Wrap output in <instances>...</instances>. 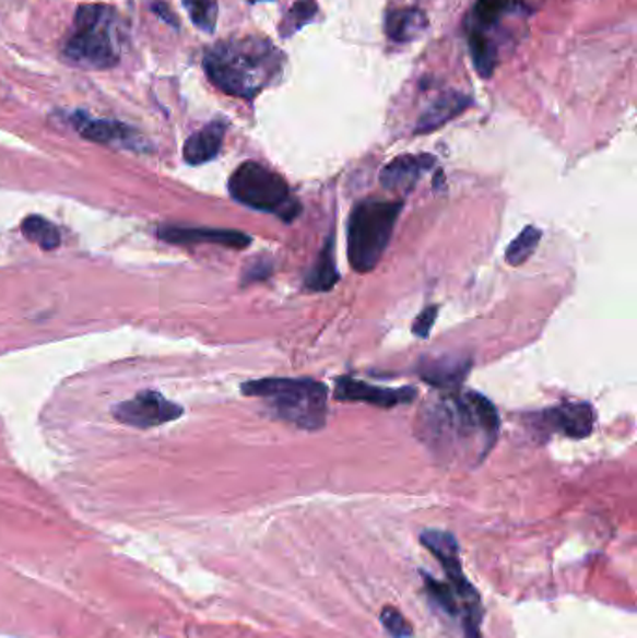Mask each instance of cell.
Here are the masks:
<instances>
[{
    "instance_id": "obj_1",
    "label": "cell",
    "mask_w": 637,
    "mask_h": 638,
    "mask_svg": "<svg viewBox=\"0 0 637 638\" xmlns=\"http://www.w3.org/2000/svg\"><path fill=\"white\" fill-rule=\"evenodd\" d=\"M283 66V52L260 36L225 39L208 49L204 57L208 79L228 96L241 99H255L275 83Z\"/></svg>"
},
{
    "instance_id": "obj_2",
    "label": "cell",
    "mask_w": 637,
    "mask_h": 638,
    "mask_svg": "<svg viewBox=\"0 0 637 638\" xmlns=\"http://www.w3.org/2000/svg\"><path fill=\"white\" fill-rule=\"evenodd\" d=\"M423 428L428 442L436 447L455 445L457 440L479 439L484 452L488 453L497 439L499 415L494 403L479 392H451L444 403L426 411Z\"/></svg>"
},
{
    "instance_id": "obj_3",
    "label": "cell",
    "mask_w": 637,
    "mask_h": 638,
    "mask_svg": "<svg viewBox=\"0 0 637 638\" xmlns=\"http://www.w3.org/2000/svg\"><path fill=\"white\" fill-rule=\"evenodd\" d=\"M245 397L264 398L273 415L297 428L316 432L328 421V389L309 377H268L241 385Z\"/></svg>"
},
{
    "instance_id": "obj_4",
    "label": "cell",
    "mask_w": 637,
    "mask_h": 638,
    "mask_svg": "<svg viewBox=\"0 0 637 638\" xmlns=\"http://www.w3.org/2000/svg\"><path fill=\"white\" fill-rule=\"evenodd\" d=\"M402 202L399 200H361L347 221V260L357 273L373 271L393 237Z\"/></svg>"
},
{
    "instance_id": "obj_5",
    "label": "cell",
    "mask_w": 637,
    "mask_h": 638,
    "mask_svg": "<svg viewBox=\"0 0 637 638\" xmlns=\"http://www.w3.org/2000/svg\"><path fill=\"white\" fill-rule=\"evenodd\" d=\"M115 8L83 4L73 17V31L64 45L66 58L89 70H110L120 62L115 38Z\"/></svg>"
},
{
    "instance_id": "obj_6",
    "label": "cell",
    "mask_w": 637,
    "mask_h": 638,
    "mask_svg": "<svg viewBox=\"0 0 637 638\" xmlns=\"http://www.w3.org/2000/svg\"><path fill=\"white\" fill-rule=\"evenodd\" d=\"M228 192L239 204L273 213L286 223L294 221L302 211V205L290 192L286 179L257 161H245L232 173Z\"/></svg>"
},
{
    "instance_id": "obj_7",
    "label": "cell",
    "mask_w": 637,
    "mask_h": 638,
    "mask_svg": "<svg viewBox=\"0 0 637 638\" xmlns=\"http://www.w3.org/2000/svg\"><path fill=\"white\" fill-rule=\"evenodd\" d=\"M421 543L441 564V568L447 575V582L451 584L452 590L457 592L458 600L462 603L463 635L465 638H481V624H483L484 618L483 601H481L476 588L468 581V577L463 574L457 537L447 530L428 529L421 532Z\"/></svg>"
},
{
    "instance_id": "obj_8",
    "label": "cell",
    "mask_w": 637,
    "mask_h": 638,
    "mask_svg": "<svg viewBox=\"0 0 637 638\" xmlns=\"http://www.w3.org/2000/svg\"><path fill=\"white\" fill-rule=\"evenodd\" d=\"M181 415H184L181 405L170 402L155 390H142L131 400L116 403L113 407L116 421L123 426L139 429L157 428L180 418Z\"/></svg>"
},
{
    "instance_id": "obj_9",
    "label": "cell",
    "mask_w": 637,
    "mask_h": 638,
    "mask_svg": "<svg viewBox=\"0 0 637 638\" xmlns=\"http://www.w3.org/2000/svg\"><path fill=\"white\" fill-rule=\"evenodd\" d=\"M415 397H417V390L412 387L387 389V387L363 383L359 379H352V377H339L335 381V398L341 402L370 403L376 407L391 409L394 405L412 403Z\"/></svg>"
},
{
    "instance_id": "obj_10",
    "label": "cell",
    "mask_w": 637,
    "mask_h": 638,
    "mask_svg": "<svg viewBox=\"0 0 637 638\" xmlns=\"http://www.w3.org/2000/svg\"><path fill=\"white\" fill-rule=\"evenodd\" d=\"M541 426L555 434L567 435L573 439H586L594 432L597 411L591 403L567 402L550 407L541 415Z\"/></svg>"
},
{
    "instance_id": "obj_11",
    "label": "cell",
    "mask_w": 637,
    "mask_h": 638,
    "mask_svg": "<svg viewBox=\"0 0 637 638\" xmlns=\"http://www.w3.org/2000/svg\"><path fill=\"white\" fill-rule=\"evenodd\" d=\"M157 236L163 241L173 245H193V243H212L226 249H247L251 245V236L244 232L225 231V228H207V226H178L167 224L157 231Z\"/></svg>"
},
{
    "instance_id": "obj_12",
    "label": "cell",
    "mask_w": 637,
    "mask_h": 638,
    "mask_svg": "<svg viewBox=\"0 0 637 638\" xmlns=\"http://www.w3.org/2000/svg\"><path fill=\"white\" fill-rule=\"evenodd\" d=\"M434 165H436V160L428 154L399 155L381 170V186L387 191L405 194L417 186L418 179L423 178Z\"/></svg>"
},
{
    "instance_id": "obj_13",
    "label": "cell",
    "mask_w": 637,
    "mask_h": 638,
    "mask_svg": "<svg viewBox=\"0 0 637 638\" xmlns=\"http://www.w3.org/2000/svg\"><path fill=\"white\" fill-rule=\"evenodd\" d=\"M471 358L460 357V355H447V357L430 358L421 364L418 374L425 383L434 389L444 390V394L458 392L462 387L463 379L471 370Z\"/></svg>"
},
{
    "instance_id": "obj_14",
    "label": "cell",
    "mask_w": 637,
    "mask_h": 638,
    "mask_svg": "<svg viewBox=\"0 0 637 638\" xmlns=\"http://www.w3.org/2000/svg\"><path fill=\"white\" fill-rule=\"evenodd\" d=\"M471 103H473V99L462 94V92H457V90L444 92L441 96L436 97L426 107L423 115L418 116L415 133H432L436 129L444 128L447 121H451L452 118L462 115L463 110L470 109Z\"/></svg>"
},
{
    "instance_id": "obj_15",
    "label": "cell",
    "mask_w": 637,
    "mask_h": 638,
    "mask_svg": "<svg viewBox=\"0 0 637 638\" xmlns=\"http://www.w3.org/2000/svg\"><path fill=\"white\" fill-rule=\"evenodd\" d=\"M75 128L84 139L97 142V144H115V146H139V133L135 129L128 128L126 123L115 120H92L86 116H75Z\"/></svg>"
},
{
    "instance_id": "obj_16",
    "label": "cell",
    "mask_w": 637,
    "mask_h": 638,
    "mask_svg": "<svg viewBox=\"0 0 637 638\" xmlns=\"http://www.w3.org/2000/svg\"><path fill=\"white\" fill-rule=\"evenodd\" d=\"M226 123L215 120L191 134L184 146V160L189 165H204L220 155L225 141Z\"/></svg>"
},
{
    "instance_id": "obj_17",
    "label": "cell",
    "mask_w": 637,
    "mask_h": 638,
    "mask_svg": "<svg viewBox=\"0 0 637 638\" xmlns=\"http://www.w3.org/2000/svg\"><path fill=\"white\" fill-rule=\"evenodd\" d=\"M428 28V17L418 8H397L386 15L387 38L397 44H412Z\"/></svg>"
},
{
    "instance_id": "obj_18",
    "label": "cell",
    "mask_w": 637,
    "mask_h": 638,
    "mask_svg": "<svg viewBox=\"0 0 637 638\" xmlns=\"http://www.w3.org/2000/svg\"><path fill=\"white\" fill-rule=\"evenodd\" d=\"M337 282H339V269L335 262V236L331 234L316 258V262L307 271L303 286L310 292H329Z\"/></svg>"
},
{
    "instance_id": "obj_19",
    "label": "cell",
    "mask_w": 637,
    "mask_h": 638,
    "mask_svg": "<svg viewBox=\"0 0 637 638\" xmlns=\"http://www.w3.org/2000/svg\"><path fill=\"white\" fill-rule=\"evenodd\" d=\"M523 0H476L471 10V25L468 33L484 34L489 36V31L502 21L505 13L515 12L521 7Z\"/></svg>"
},
{
    "instance_id": "obj_20",
    "label": "cell",
    "mask_w": 637,
    "mask_h": 638,
    "mask_svg": "<svg viewBox=\"0 0 637 638\" xmlns=\"http://www.w3.org/2000/svg\"><path fill=\"white\" fill-rule=\"evenodd\" d=\"M423 584H425L426 594H428V600L438 606L439 611H444L447 616L451 618L460 619L463 618L462 603L458 600L457 592L452 590L451 584L447 581H438L436 577H432L430 574H425L423 571Z\"/></svg>"
},
{
    "instance_id": "obj_21",
    "label": "cell",
    "mask_w": 637,
    "mask_h": 638,
    "mask_svg": "<svg viewBox=\"0 0 637 638\" xmlns=\"http://www.w3.org/2000/svg\"><path fill=\"white\" fill-rule=\"evenodd\" d=\"M21 232L28 241L36 243L39 249L55 250L60 247V232L57 226L39 215H28L21 224Z\"/></svg>"
},
{
    "instance_id": "obj_22",
    "label": "cell",
    "mask_w": 637,
    "mask_h": 638,
    "mask_svg": "<svg viewBox=\"0 0 637 638\" xmlns=\"http://www.w3.org/2000/svg\"><path fill=\"white\" fill-rule=\"evenodd\" d=\"M470 38L471 58L481 78H492L497 66V45L489 36L479 33H468Z\"/></svg>"
},
{
    "instance_id": "obj_23",
    "label": "cell",
    "mask_w": 637,
    "mask_h": 638,
    "mask_svg": "<svg viewBox=\"0 0 637 638\" xmlns=\"http://www.w3.org/2000/svg\"><path fill=\"white\" fill-rule=\"evenodd\" d=\"M542 239V232L536 228V226H528L523 228L520 236L516 237L515 241L510 243L509 249L505 252V260L509 265H523L528 262L531 255H533L539 243Z\"/></svg>"
},
{
    "instance_id": "obj_24",
    "label": "cell",
    "mask_w": 637,
    "mask_h": 638,
    "mask_svg": "<svg viewBox=\"0 0 637 638\" xmlns=\"http://www.w3.org/2000/svg\"><path fill=\"white\" fill-rule=\"evenodd\" d=\"M316 13H318L316 0H297V2H294L290 7L288 13L284 15L283 23L279 26L283 38H290L297 31H302L303 26L309 25L310 21H315Z\"/></svg>"
},
{
    "instance_id": "obj_25",
    "label": "cell",
    "mask_w": 637,
    "mask_h": 638,
    "mask_svg": "<svg viewBox=\"0 0 637 638\" xmlns=\"http://www.w3.org/2000/svg\"><path fill=\"white\" fill-rule=\"evenodd\" d=\"M193 25L204 33L212 34L217 25L220 4L217 0H181Z\"/></svg>"
},
{
    "instance_id": "obj_26",
    "label": "cell",
    "mask_w": 637,
    "mask_h": 638,
    "mask_svg": "<svg viewBox=\"0 0 637 638\" xmlns=\"http://www.w3.org/2000/svg\"><path fill=\"white\" fill-rule=\"evenodd\" d=\"M381 627L386 629L387 635L393 638H410L413 635V627L404 614L400 613L394 606H384L380 613Z\"/></svg>"
},
{
    "instance_id": "obj_27",
    "label": "cell",
    "mask_w": 637,
    "mask_h": 638,
    "mask_svg": "<svg viewBox=\"0 0 637 638\" xmlns=\"http://www.w3.org/2000/svg\"><path fill=\"white\" fill-rule=\"evenodd\" d=\"M436 318H438V307H426L423 312L418 314L415 323H413V334L418 339H428L432 327L436 323Z\"/></svg>"
},
{
    "instance_id": "obj_28",
    "label": "cell",
    "mask_w": 637,
    "mask_h": 638,
    "mask_svg": "<svg viewBox=\"0 0 637 638\" xmlns=\"http://www.w3.org/2000/svg\"><path fill=\"white\" fill-rule=\"evenodd\" d=\"M271 275V263L268 260H257L244 271V284L247 282L264 281Z\"/></svg>"
},
{
    "instance_id": "obj_29",
    "label": "cell",
    "mask_w": 637,
    "mask_h": 638,
    "mask_svg": "<svg viewBox=\"0 0 637 638\" xmlns=\"http://www.w3.org/2000/svg\"><path fill=\"white\" fill-rule=\"evenodd\" d=\"M249 2H262V0H249Z\"/></svg>"
}]
</instances>
